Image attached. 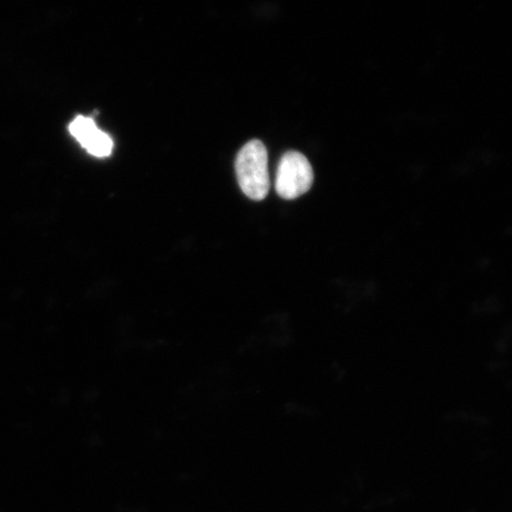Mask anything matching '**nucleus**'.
I'll return each mask as SVG.
<instances>
[{"label": "nucleus", "instance_id": "nucleus-3", "mask_svg": "<svg viewBox=\"0 0 512 512\" xmlns=\"http://www.w3.org/2000/svg\"><path fill=\"white\" fill-rule=\"evenodd\" d=\"M69 132L89 155L98 158L112 155L114 146L112 138L99 130L92 118L79 115L70 123Z\"/></svg>", "mask_w": 512, "mask_h": 512}, {"label": "nucleus", "instance_id": "nucleus-2", "mask_svg": "<svg viewBox=\"0 0 512 512\" xmlns=\"http://www.w3.org/2000/svg\"><path fill=\"white\" fill-rule=\"evenodd\" d=\"M313 178L309 159L298 151H288L280 159L275 190L284 200H296L311 189Z\"/></svg>", "mask_w": 512, "mask_h": 512}, {"label": "nucleus", "instance_id": "nucleus-1", "mask_svg": "<svg viewBox=\"0 0 512 512\" xmlns=\"http://www.w3.org/2000/svg\"><path fill=\"white\" fill-rule=\"evenodd\" d=\"M236 176L243 194L253 201L265 200L270 192L268 153L260 140L247 143L236 157Z\"/></svg>", "mask_w": 512, "mask_h": 512}]
</instances>
